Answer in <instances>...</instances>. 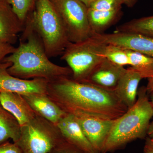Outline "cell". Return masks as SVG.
Here are the masks:
<instances>
[{
    "label": "cell",
    "mask_w": 153,
    "mask_h": 153,
    "mask_svg": "<svg viewBox=\"0 0 153 153\" xmlns=\"http://www.w3.org/2000/svg\"><path fill=\"white\" fill-rule=\"evenodd\" d=\"M96 35L105 44H113L153 58V38L140 34L117 31Z\"/></svg>",
    "instance_id": "9"
},
{
    "label": "cell",
    "mask_w": 153,
    "mask_h": 153,
    "mask_svg": "<svg viewBox=\"0 0 153 153\" xmlns=\"http://www.w3.org/2000/svg\"><path fill=\"white\" fill-rule=\"evenodd\" d=\"M105 43L96 34L84 41L70 43L61 55V60L68 64L72 71V79L78 82L86 81L94 68L105 57L102 50Z\"/></svg>",
    "instance_id": "5"
},
{
    "label": "cell",
    "mask_w": 153,
    "mask_h": 153,
    "mask_svg": "<svg viewBox=\"0 0 153 153\" xmlns=\"http://www.w3.org/2000/svg\"><path fill=\"white\" fill-rule=\"evenodd\" d=\"M102 55L105 58L116 65L123 67L130 65L127 51L118 46L105 44L102 49Z\"/></svg>",
    "instance_id": "21"
},
{
    "label": "cell",
    "mask_w": 153,
    "mask_h": 153,
    "mask_svg": "<svg viewBox=\"0 0 153 153\" xmlns=\"http://www.w3.org/2000/svg\"><path fill=\"white\" fill-rule=\"evenodd\" d=\"M16 48L12 44L0 40V63L9 55L15 51Z\"/></svg>",
    "instance_id": "26"
},
{
    "label": "cell",
    "mask_w": 153,
    "mask_h": 153,
    "mask_svg": "<svg viewBox=\"0 0 153 153\" xmlns=\"http://www.w3.org/2000/svg\"><path fill=\"white\" fill-rule=\"evenodd\" d=\"M49 153H86L77 147L63 140Z\"/></svg>",
    "instance_id": "24"
},
{
    "label": "cell",
    "mask_w": 153,
    "mask_h": 153,
    "mask_svg": "<svg viewBox=\"0 0 153 153\" xmlns=\"http://www.w3.org/2000/svg\"><path fill=\"white\" fill-rule=\"evenodd\" d=\"M37 0H7L14 13L25 25L29 16L34 10Z\"/></svg>",
    "instance_id": "22"
},
{
    "label": "cell",
    "mask_w": 153,
    "mask_h": 153,
    "mask_svg": "<svg viewBox=\"0 0 153 153\" xmlns=\"http://www.w3.org/2000/svg\"><path fill=\"white\" fill-rule=\"evenodd\" d=\"M64 139L86 153H96L85 136L76 117L66 114L57 125Z\"/></svg>",
    "instance_id": "13"
},
{
    "label": "cell",
    "mask_w": 153,
    "mask_h": 153,
    "mask_svg": "<svg viewBox=\"0 0 153 153\" xmlns=\"http://www.w3.org/2000/svg\"><path fill=\"white\" fill-rule=\"evenodd\" d=\"M137 1V0H123V3L129 6H132Z\"/></svg>",
    "instance_id": "30"
},
{
    "label": "cell",
    "mask_w": 153,
    "mask_h": 153,
    "mask_svg": "<svg viewBox=\"0 0 153 153\" xmlns=\"http://www.w3.org/2000/svg\"><path fill=\"white\" fill-rule=\"evenodd\" d=\"M126 70L104 58L91 72L84 82L98 87L114 90L119 80Z\"/></svg>",
    "instance_id": "11"
},
{
    "label": "cell",
    "mask_w": 153,
    "mask_h": 153,
    "mask_svg": "<svg viewBox=\"0 0 153 153\" xmlns=\"http://www.w3.org/2000/svg\"><path fill=\"white\" fill-rule=\"evenodd\" d=\"M59 14L71 43L84 41L94 35L91 28L88 7L80 0H51Z\"/></svg>",
    "instance_id": "7"
},
{
    "label": "cell",
    "mask_w": 153,
    "mask_h": 153,
    "mask_svg": "<svg viewBox=\"0 0 153 153\" xmlns=\"http://www.w3.org/2000/svg\"><path fill=\"white\" fill-rule=\"evenodd\" d=\"M88 8V7L90 4L94 0H80Z\"/></svg>",
    "instance_id": "31"
},
{
    "label": "cell",
    "mask_w": 153,
    "mask_h": 153,
    "mask_svg": "<svg viewBox=\"0 0 153 153\" xmlns=\"http://www.w3.org/2000/svg\"><path fill=\"white\" fill-rule=\"evenodd\" d=\"M21 132V126L16 118L0 103V145L10 139L16 143Z\"/></svg>",
    "instance_id": "17"
},
{
    "label": "cell",
    "mask_w": 153,
    "mask_h": 153,
    "mask_svg": "<svg viewBox=\"0 0 153 153\" xmlns=\"http://www.w3.org/2000/svg\"><path fill=\"white\" fill-rule=\"evenodd\" d=\"M10 65L9 62L2 61L0 63V92H12L22 95L47 94L48 80L43 78L23 79L13 76L7 71Z\"/></svg>",
    "instance_id": "8"
},
{
    "label": "cell",
    "mask_w": 153,
    "mask_h": 153,
    "mask_svg": "<svg viewBox=\"0 0 153 153\" xmlns=\"http://www.w3.org/2000/svg\"><path fill=\"white\" fill-rule=\"evenodd\" d=\"M64 139L57 126L36 115L21 126L17 144L23 153H49Z\"/></svg>",
    "instance_id": "6"
},
{
    "label": "cell",
    "mask_w": 153,
    "mask_h": 153,
    "mask_svg": "<svg viewBox=\"0 0 153 153\" xmlns=\"http://www.w3.org/2000/svg\"><path fill=\"white\" fill-rule=\"evenodd\" d=\"M146 86L138 91L133 106L114 120L101 153L112 152L125 147L137 139H144L153 117V106Z\"/></svg>",
    "instance_id": "3"
},
{
    "label": "cell",
    "mask_w": 153,
    "mask_h": 153,
    "mask_svg": "<svg viewBox=\"0 0 153 153\" xmlns=\"http://www.w3.org/2000/svg\"><path fill=\"white\" fill-rule=\"evenodd\" d=\"M0 153H23L19 146L9 141L0 145Z\"/></svg>",
    "instance_id": "25"
},
{
    "label": "cell",
    "mask_w": 153,
    "mask_h": 153,
    "mask_svg": "<svg viewBox=\"0 0 153 153\" xmlns=\"http://www.w3.org/2000/svg\"><path fill=\"white\" fill-rule=\"evenodd\" d=\"M123 0H94L88 8L99 11L119 10Z\"/></svg>",
    "instance_id": "23"
},
{
    "label": "cell",
    "mask_w": 153,
    "mask_h": 153,
    "mask_svg": "<svg viewBox=\"0 0 153 153\" xmlns=\"http://www.w3.org/2000/svg\"><path fill=\"white\" fill-rule=\"evenodd\" d=\"M147 136L153 140V121L149 125L147 131Z\"/></svg>",
    "instance_id": "29"
},
{
    "label": "cell",
    "mask_w": 153,
    "mask_h": 153,
    "mask_svg": "<svg viewBox=\"0 0 153 153\" xmlns=\"http://www.w3.org/2000/svg\"><path fill=\"white\" fill-rule=\"evenodd\" d=\"M47 95L65 112L74 115L114 120L128 109L114 90L78 82L71 76L49 81Z\"/></svg>",
    "instance_id": "1"
},
{
    "label": "cell",
    "mask_w": 153,
    "mask_h": 153,
    "mask_svg": "<svg viewBox=\"0 0 153 153\" xmlns=\"http://www.w3.org/2000/svg\"><path fill=\"white\" fill-rule=\"evenodd\" d=\"M74 116L96 153H101L115 120H106L85 115Z\"/></svg>",
    "instance_id": "10"
},
{
    "label": "cell",
    "mask_w": 153,
    "mask_h": 153,
    "mask_svg": "<svg viewBox=\"0 0 153 153\" xmlns=\"http://www.w3.org/2000/svg\"><path fill=\"white\" fill-rule=\"evenodd\" d=\"M119 10L99 11L88 8V17L94 34H102L113 24Z\"/></svg>",
    "instance_id": "18"
},
{
    "label": "cell",
    "mask_w": 153,
    "mask_h": 153,
    "mask_svg": "<svg viewBox=\"0 0 153 153\" xmlns=\"http://www.w3.org/2000/svg\"><path fill=\"white\" fill-rule=\"evenodd\" d=\"M127 51L130 66L140 74L143 79L153 78V58L140 52Z\"/></svg>",
    "instance_id": "20"
},
{
    "label": "cell",
    "mask_w": 153,
    "mask_h": 153,
    "mask_svg": "<svg viewBox=\"0 0 153 153\" xmlns=\"http://www.w3.org/2000/svg\"><path fill=\"white\" fill-rule=\"evenodd\" d=\"M0 103L16 118L21 126L30 123L37 115L23 96L18 94L0 92Z\"/></svg>",
    "instance_id": "15"
},
{
    "label": "cell",
    "mask_w": 153,
    "mask_h": 153,
    "mask_svg": "<svg viewBox=\"0 0 153 153\" xmlns=\"http://www.w3.org/2000/svg\"><path fill=\"white\" fill-rule=\"evenodd\" d=\"M24 27L7 0H0V40L13 45Z\"/></svg>",
    "instance_id": "12"
},
{
    "label": "cell",
    "mask_w": 153,
    "mask_h": 153,
    "mask_svg": "<svg viewBox=\"0 0 153 153\" xmlns=\"http://www.w3.org/2000/svg\"><path fill=\"white\" fill-rule=\"evenodd\" d=\"M22 96L36 114L56 126L66 114L47 94H31Z\"/></svg>",
    "instance_id": "14"
},
{
    "label": "cell",
    "mask_w": 153,
    "mask_h": 153,
    "mask_svg": "<svg viewBox=\"0 0 153 153\" xmlns=\"http://www.w3.org/2000/svg\"><path fill=\"white\" fill-rule=\"evenodd\" d=\"M19 46L3 61L9 62L11 75L21 79L43 78L48 81L72 76L68 67L59 66L49 60L41 39L30 26L25 25Z\"/></svg>",
    "instance_id": "2"
},
{
    "label": "cell",
    "mask_w": 153,
    "mask_h": 153,
    "mask_svg": "<svg viewBox=\"0 0 153 153\" xmlns=\"http://www.w3.org/2000/svg\"><path fill=\"white\" fill-rule=\"evenodd\" d=\"M145 139L143 153H153V140L148 136Z\"/></svg>",
    "instance_id": "27"
},
{
    "label": "cell",
    "mask_w": 153,
    "mask_h": 153,
    "mask_svg": "<svg viewBox=\"0 0 153 153\" xmlns=\"http://www.w3.org/2000/svg\"><path fill=\"white\" fill-rule=\"evenodd\" d=\"M116 31L140 34L153 38V16L134 19L118 26Z\"/></svg>",
    "instance_id": "19"
},
{
    "label": "cell",
    "mask_w": 153,
    "mask_h": 153,
    "mask_svg": "<svg viewBox=\"0 0 153 153\" xmlns=\"http://www.w3.org/2000/svg\"><path fill=\"white\" fill-rule=\"evenodd\" d=\"M148 95H149L150 98V100L153 106V91L149 94Z\"/></svg>",
    "instance_id": "32"
},
{
    "label": "cell",
    "mask_w": 153,
    "mask_h": 153,
    "mask_svg": "<svg viewBox=\"0 0 153 153\" xmlns=\"http://www.w3.org/2000/svg\"><path fill=\"white\" fill-rule=\"evenodd\" d=\"M25 25L30 26L38 35L49 58L62 55L71 43L51 0H37Z\"/></svg>",
    "instance_id": "4"
},
{
    "label": "cell",
    "mask_w": 153,
    "mask_h": 153,
    "mask_svg": "<svg viewBox=\"0 0 153 153\" xmlns=\"http://www.w3.org/2000/svg\"><path fill=\"white\" fill-rule=\"evenodd\" d=\"M148 82L147 85L146 86L147 92L148 94L153 91V78L148 79Z\"/></svg>",
    "instance_id": "28"
},
{
    "label": "cell",
    "mask_w": 153,
    "mask_h": 153,
    "mask_svg": "<svg viewBox=\"0 0 153 153\" xmlns=\"http://www.w3.org/2000/svg\"><path fill=\"white\" fill-rule=\"evenodd\" d=\"M142 79L138 71L130 67L127 68L114 89L119 99L128 108L133 106L137 101L138 87Z\"/></svg>",
    "instance_id": "16"
}]
</instances>
